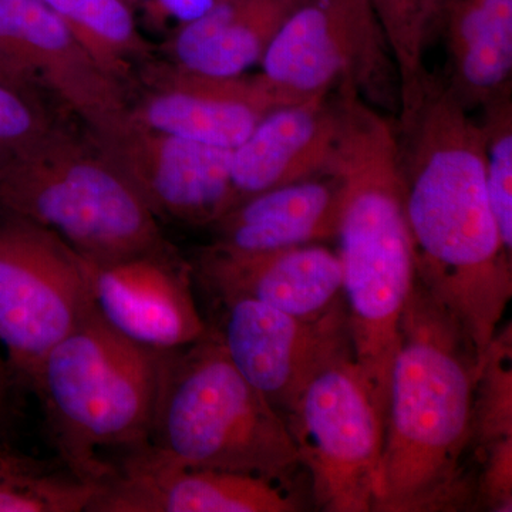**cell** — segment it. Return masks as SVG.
Here are the masks:
<instances>
[{
  "label": "cell",
  "instance_id": "cell-1",
  "mask_svg": "<svg viewBox=\"0 0 512 512\" xmlns=\"http://www.w3.org/2000/svg\"><path fill=\"white\" fill-rule=\"evenodd\" d=\"M396 117L417 279L483 362L511 301L512 268L488 198L480 124L429 70L400 87Z\"/></svg>",
  "mask_w": 512,
  "mask_h": 512
},
{
  "label": "cell",
  "instance_id": "cell-2",
  "mask_svg": "<svg viewBox=\"0 0 512 512\" xmlns=\"http://www.w3.org/2000/svg\"><path fill=\"white\" fill-rule=\"evenodd\" d=\"M480 370L466 330L416 276L400 320L372 511L450 512L476 505L468 457H476Z\"/></svg>",
  "mask_w": 512,
  "mask_h": 512
},
{
  "label": "cell",
  "instance_id": "cell-3",
  "mask_svg": "<svg viewBox=\"0 0 512 512\" xmlns=\"http://www.w3.org/2000/svg\"><path fill=\"white\" fill-rule=\"evenodd\" d=\"M338 136L325 173L342 192L338 235L353 360L383 424L400 320L412 292L413 242L392 121L356 90L336 101Z\"/></svg>",
  "mask_w": 512,
  "mask_h": 512
},
{
  "label": "cell",
  "instance_id": "cell-4",
  "mask_svg": "<svg viewBox=\"0 0 512 512\" xmlns=\"http://www.w3.org/2000/svg\"><path fill=\"white\" fill-rule=\"evenodd\" d=\"M148 446L181 466L286 483L301 467L285 417L232 365L211 329L164 352Z\"/></svg>",
  "mask_w": 512,
  "mask_h": 512
},
{
  "label": "cell",
  "instance_id": "cell-5",
  "mask_svg": "<svg viewBox=\"0 0 512 512\" xmlns=\"http://www.w3.org/2000/svg\"><path fill=\"white\" fill-rule=\"evenodd\" d=\"M163 356L124 338L96 308L47 353L32 384L77 477L101 484L113 474L101 451L148 446Z\"/></svg>",
  "mask_w": 512,
  "mask_h": 512
},
{
  "label": "cell",
  "instance_id": "cell-6",
  "mask_svg": "<svg viewBox=\"0 0 512 512\" xmlns=\"http://www.w3.org/2000/svg\"><path fill=\"white\" fill-rule=\"evenodd\" d=\"M0 211L53 232L94 262L170 244L130 178L93 137L56 127L0 165Z\"/></svg>",
  "mask_w": 512,
  "mask_h": 512
},
{
  "label": "cell",
  "instance_id": "cell-7",
  "mask_svg": "<svg viewBox=\"0 0 512 512\" xmlns=\"http://www.w3.org/2000/svg\"><path fill=\"white\" fill-rule=\"evenodd\" d=\"M93 309L83 256L0 211V345L13 369L32 383L47 353Z\"/></svg>",
  "mask_w": 512,
  "mask_h": 512
},
{
  "label": "cell",
  "instance_id": "cell-8",
  "mask_svg": "<svg viewBox=\"0 0 512 512\" xmlns=\"http://www.w3.org/2000/svg\"><path fill=\"white\" fill-rule=\"evenodd\" d=\"M285 420L316 507L372 511L384 424L353 357L319 373Z\"/></svg>",
  "mask_w": 512,
  "mask_h": 512
},
{
  "label": "cell",
  "instance_id": "cell-9",
  "mask_svg": "<svg viewBox=\"0 0 512 512\" xmlns=\"http://www.w3.org/2000/svg\"><path fill=\"white\" fill-rule=\"evenodd\" d=\"M224 306L222 348L239 373L286 416L319 373L353 357L345 302L316 318H299L247 298Z\"/></svg>",
  "mask_w": 512,
  "mask_h": 512
},
{
  "label": "cell",
  "instance_id": "cell-10",
  "mask_svg": "<svg viewBox=\"0 0 512 512\" xmlns=\"http://www.w3.org/2000/svg\"><path fill=\"white\" fill-rule=\"evenodd\" d=\"M93 140L130 178L157 218L214 225L238 204L229 148L161 133L130 120Z\"/></svg>",
  "mask_w": 512,
  "mask_h": 512
},
{
  "label": "cell",
  "instance_id": "cell-11",
  "mask_svg": "<svg viewBox=\"0 0 512 512\" xmlns=\"http://www.w3.org/2000/svg\"><path fill=\"white\" fill-rule=\"evenodd\" d=\"M0 55L55 94L92 137L128 120L124 86L94 63L45 0H0Z\"/></svg>",
  "mask_w": 512,
  "mask_h": 512
},
{
  "label": "cell",
  "instance_id": "cell-12",
  "mask_svg": "<svg viewBox=\"0 0 512 512\" xmlns=\"http://www.w3.org/2000/svg\"><path fill=\"white\" fill-rule=\"evenodd\" d=\"M144 80L146 93L128 107L131 123L229 150L272 111L308 100L275 86L261 73L205 76L168 63L150 67Z\"/></svg>",
  "mask_w": 512,
  "mask_h": 512
},
{
  "label": "cell",
  "instance_id": "cell-13",
  "mask_svg": "<svg viewBox=\"0 0 512 512\" xmlns=\"http://www.w3.org/2000/svg\"><path fill=\"white\" fill-rule=\"evenodd\" d=\"M94 308L131 342L170 352L208 335L191 285V266L168 244L110 262L83 258Z\"/></svg>",
  "mask_w": 512,
  "mask_h": 512
},
{
  "label": "cell",
  "instance_id": "cell-14",
  "mask_svg": "<svg viewBox=\"0 0 512 512\" xmlns=\"http://www.w3.org/2000/svg\"><path fill=\"white\" fill-rule=\"evenodd\" d=\"M291 483L181 466L150 446L127 454L100 484L89 512H296Z\"/></svg>",
  "mask_w": 512,
  "mask_h": 512
},
{
  "label": "cell",
  "instance_id": "cell-15",
  "mask_svg": "<svg viewBox=\"0 0 512 512\" xmlns=\"http://www.w3.org/2000/svg\"><path fill=\"white\" fill-rule=\"evenodd\" d=\"M218 299L247 298L299 318H316L342 301L339 256L319 244L235 251L212 244L195 266Z\"/></svg>",
  "mask_w": 512,
  "mask_h": 512
},
{
  "label": "cell",
  "instance_id": "cell-16",
  "mask_svg": "<svg viewBox=\"0 0 512 512\" xmlns=\"http://www.w3.org/2000/svg\"><path fill=\"white\" fill-rule=\"evenodd\" d=\"M336 136L338 109L329 93L269 113L232 150L231 175L238 204L325 173Z\"/></svg>",
  "mask_w": 512,
  "mask_h": 512
},
{
  "label": "cell",
  "instance_id": "cell-17",
  "mask_svg": "<svg viewBox=\"0 0 512 512\" xmlns=\"http://www.w3.org/2000/svg\"><path fill=\"white\" fill-rule=\"evenodd\" d=\"M434 32L446 47L444 80L464 109L511 93L512 0H433Z\"/></svg>",
  "mask_w": 512,
  "mask_h": 512
},
{
  "label": "cell",
  "instance_id": "cell-18",
  "mask_svg": "<svg viewBox=\"0 0 512 512\" xmlns=\"http://www.w3.org/2000/svg\"><path fill=\"white\" fill-rule=\"evenodd\" d=\"M342 192L325 173L272 188L239 202L215 222V245L235 251L319 244L336 238Z\"/></svg>",
  "mask_w": 512,
  "mask_h": 512
},
{
  "label": "cell",
  "instance_id": "cell-19",
  "mask_svg": "<svg viewBox=\"0 0 512 512\" xmlns=\"http://www.w3.org/2000/svg\"><path fill=\"white\" fill-rule=\"evenodd\" d=\"M305 0H218L184 23L165 43L171 66L205 76L232 77L261 63L293 10Z\"/></svg>",
  "mask_w": 512,
  "mask_h": 512
},
{
  "label": "cell",
  "instance_id": "cell-20",
  "mask_svg": "<svg viewBox=\"0 0 512 512\" xmlns=\"http://www.w3.org/2000/svg\"><path fill=\"white\" fill-rule=\"evenodd\" d=\"M94 63L121 86L151 49L127 0H45Z\"/></svg>",
  "mask_w": 512,
  "mask_h": 512
},
{
  "label": "cell",
  "instance_id": "cell-21",
  "mask_svg": "<svg viewBox=\"0 0 512 512\" xmlns=\"http://www.w3.org/2000/svg\"><path fill=\"white\" fill-rule=\"evenodd\" d=\"M99 491L72 471L52 473L9 456L0 463V512H87Z\"/></svg>",
  "mask_w": 512,
  "mask_h": 512
},
{
  "label": "cell",
  "instance_id": "cell-22",
  "mask_svg": "<svg viewBox=\"0 0 512 512\" xmlns=\"http://www.w3.org/2000/svg\"><path fill=\"white\" fill-rule=\"evenodd\" d=\"M511 326L497 333L485 352L474 399L476 457L512 437V345Z\"/></svg>",
  "mask_w": 512,
  "mask_h": 512
},
{
  "label": "cell",
  "instance_id": "cell-23",
  "mask_svg": "<svg viewBox=\"0 0 512 512\" xmlns=\"http://www.w3.org/2000/svg\"><path fill=\"white\" fill-rule=\"evenodd\" d=\"M485 178L491 210L507 251H512V103L511 93L483 107Z\"/></svg>",
  "mask_w": 512,
  "mask_h": 512
},
{
  "label": "cell",
  "instance_id": "cell-24",
  "mask_svg": "<svg viewBox=\"0 0 512 512\" xmlns=\"http://www.w3.org/2000/svg\"><path fill=\"white\" fill-rule=\"evenodd\" d=\"M433 0H372L399 74L400 87L426 72L424 52L430 39Z\"/></svg>",
  "mask_w": 512,
  "mask_h": 512
},
{
  "label": "cell",
  "instance_id": "cell-25",
  "mask_svg": "<svg viewBox=\"0 0 512 512\" xmlns=\"http://www.w3.org/2000/svg\"><path fill=\"white\" fill-rule=\"evenodd\" d=\"M52 128L33 90L0 80V165L35 144Z\"/></svg>",
  "mask_w": 512,
  "mask_h": 512
},
{
  "label": "cell",
  "instance_id": "cell-26",
  "mask_svg": "<svg viewBox=\"0 0 512 512\" xmlns=\"http://www.w3.org/2000/svg\"><path fill=\"white\" fill-rule=\"evenodd\" d=\"M483 471L477 477L476 507L493 512L512 511V437L485 448Z\"/></svg>",
  "mask_w": 512,
  "mask_h": 512
},
{
  "label": "cell",
  "instance_id": "cell-27",
  "mask_svg": "<svg viewBox=\"0 0 512 512\" xmlns=\"http://www.w3.org/2000/svg\"><path fill=\"white\" fill-rule=\"evenodd\" d=\"M218 0H150V13L158 19H173L178 23L191 22L208 12Z\"/></svg>",
  "mask_w": 512,
  "mask_h": 512
},
{
  "label": "cell",
  "instance_id": "cell-28",
  "mask_svg": "<svg viewBox=\"0 0 512 512\" xmlns=\"http://www.w3.org/2000/svg\"><path fill=\"white\" fill-rule=\"evenodd\" d=\"M0 80L23 87V89H35V84L30 82L29 77L20 72L15 64L10 63L9 60L2 55H0Z\"/></svg>",
  "mask_w": 512,
  "mask_h": 512
},
{
  "label": "cell",
  "instance_id": "cell-29",
  "mask_svg": "<svg viewBox=\"0 0 512 512\" xmlns=\"http://www.w3.org/2000/svg\"><path fill=\"white\" fill-rule=\"evenodd\" d=\"M5 377L2 375V369H0V416H2L3 404H5Z\"/></svg>",
  "mask_w": 512,
  "mask_h": 512
},
{
  "label": "cell",
  "instance_id": "cell-30",
  "mask_svg": "<svg viewBox=\"0 0 512 512\" xmlns=\"http://www.w3.org/2000/svg\"><path fill=\"white\" fill-rule=\"evenodd\" d=\"M6 454L5 453H2V451H0V463H2V460L3 458H5Z\"/></svg>",
  "mask_w": 512,
  "mask_h": 512
},
{
  "label": "cell",
  "instance_id": "cell-31",
  "mask_svg": "<svg viewBox=\"0 0 512 512\" xmlns=\"http://www.w3.org/2000/svg\"><path fill=\"white\" fill-rule=\"evenodd\" d=\"M355 2H372V0H355Z\"/></svg>",
  "mask_w": 512,
  "mask_h": 512
},
{
  "label": "cell",
  "instance_id": "cell-32",
  "mask_svg": "<svg viewBox=\"0 0 512 512\" xmlns=\"http://www.w3.org/2000/svg\"><path fill=\"white\" fill-rule=\"evenodd\" d=\"M127 2L131 5V3L138 2V0H127Z\"/></svg>",
  "mask_w": 512,
  "mask_h": 512
},
{
  "label": "cell",
  "instance_id": "cell-33",
  "mask_svg": "<svg viewBox=\"0 0 512 512\" xmlns=\"http://www.w3.org/2000/svg\"><path fill=\"white\" fill-rule=\"evenodd\" d=\"M431 5H433V3H431Z\"/></svg>",
  "mask_w": 512,
  "mask_h": 512
}]
</instances>
